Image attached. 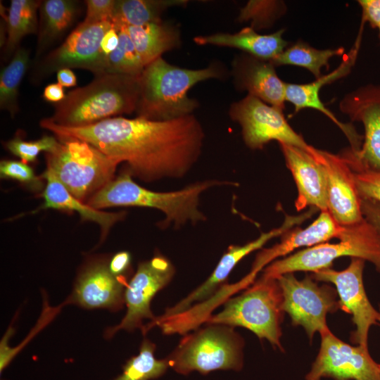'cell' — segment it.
<instances>
[{
    "label": "cell",
    "mask_w": 380,
    "mask_h": 380,
    "mask_svg": "<svg viewBox=\"0 0 380 380\" xmlns=\"http://www.w3.org/2000/svg\"><path fill=\"white\" fill-rule=\"evenodd\" d=\"M40 126L58 138L90 144L125 163L132 176L145 182L184 177L200 158L205 138L193 114L164 121L119 116L79 127L61 126L45 118Z\"/></svg>",
    "instance_id": "cell-1"
},
{
    "label": "cell",
    "mask_w": 380,
    "mask_h": 380,
    "mask_svg": "<svg viewBox=\"0 0 380 380\" xmlns=\"http://www.w3.org/2000/svg\"><path fill=\"white\" fill-rule=\"evenodd\" d=\"M125 169L103 189L93 195L87 203L97 210L110 207L132 206L156 209L164 214L160 227L180 228L207 220L199 209L201 195L218 186H235L234 182L217 179L196 182L172 191H154L136 183Z\"/></svg>",
    "instance_id": "cell-2"
},
{
    "label": "cell",
    "mask_w": 380,
    "mask_h": 380,
    "mask_svg": "<svg viewBox=\"0 0 380 380\" xmlns=\"http://www.w3.org/2000/svg\"><path fill=\"white\" fill-rule=\"evenodd\" d=\"M223 75V68L217 63L188 69L158 58L146 65L139 76L137 117L164 121L191 115L198 103L188 96L189 90L200 82L219 79Z\"/></svg>",
    "instance_id": "cell-3"
},
{
    "label": "cell",
    "mask_w": 380,
    "mask_h": 380,
    "mask_svg": "<svg viewBox=\"0 0 380 380\" xmlns=\"http://www.w3.org/2000/svg\"><path fill=\"white\" fill-rule=\"evenodd\" d=\"M139 76L96 75L89 84L69 91L54 103V113L48 119L61 126L79 127L131 114L139 100Z\"/></svg>",
    "instance_id": "cell-4"
},
{
    "label": "cell",
    "mask_w": 380,
    "mask_h": 380,
    "mask_svg": "<svg viewBox=\"0 0 380 380\" xmlns=\"http://www.w3.org/2000/svg\"><path fill=\"white\" fill-rule=\"evenodd\" d=\"M283 298L277 279L262 276L240 295L225 301L223 309L208 316L206 324L244 327L282 350Z\"/></svg>",
    "instance_id": "cell-5"
},
{
    "label": "cell",
    "mask_w": 380,
    "mask_h": 380,
    "mask_svg": "<svg viewBox=\"0 0 380 380\" xmlns=\"http://www.w3.org/2000/svg\"><path fill=\"white\" fill-rule=\"evenodd\" d=\"M58 139L56 148L45 153L46 169L74 197L87 203L115 178L120 163L84 141Z\"/></svg>",
    "instance_id": "cell-6"
},
{
    "label": "cell",
    "mask_w": 380,
    "mask_h": 380,
    "mask_svg": "<svg viewBox=\"0 0 380 380\" xmlns=\"http://www.w3.org/2000/svg\"><path fill=\"white\" fill-rule=\"evenodd\" d=\"M338 239V243H319L275 260L265 268L262 276L276 279L297 271L313 273L331 267L334 260L344 256L367 260L380 274V232L365 217L343 226Z\"/></svg>",
    "instance_id": "cell-7"
},
{
    "label": "cell",
    "mask_w": 380,
    "mask_h": 380,
    "mask_svg": "<svg viewBox=\"0 0 380 380\" xmlns=\"http://www.w3.org/2000/svg\"><path fill=\"white\" fill-rule=\"evenodd\" d=\"M243 341L234 327L206 326L184 337L167 357L170 367L181 374L216 370L239 371L243 367Z\"/></svg>",
    "instance_id": "cell-8"
},
{
    "label": "cell",
    "mask_w": 380,
    "mask_h": 380,
    "mask_svg": "<svg viewBox=\"0 0 380 380\" xmlns=\"http://www.w3.org/2000/svg\"><path fill=\"white\" fill-rule=\"evenodd\" d=\"M229 115L241 126L243 141L252 150L262 149L273 140L308 151L314 148L292 128L282 110L253 96L247 94L233 103Z\"/></svg>",
    "instance_id": "cell-9"
},
{
    "label": "cell",
    "mask_w": 380,
    "mask_h": 380,
    "mask_svg": "<svg viewBox=\"0 0 380 380\" xmlns=\"http://www.w3.org/2000/svg\"><path fill=\"white\" fill-rule=\"evenodd\" d=\"M276 279L282 294L283 310L289 314L293 325L302 326L310 338L316 332L321 335L330 331L327 315L340 308L333 288L320 286L308 276L299 280L292 272Z\"/></svg>",
    "instance_id": "cell-10"
},
{
    "label": "cell",
    "mask_w": 380,
    "mask_h": 380,
    "mask_svg": "<svg viewBox=\"0 0 380 380\" xmlns=\"http://www.w3.org/2000/svg\"><path fill=\"white\" fill-rule=\"evenodd\" d=\"M113 26L111 21L94 24L81 23L58 48L37 64L35 79H42L63 68H82L102 75L107 56L101 49L106 32Z\"/></svg>",
    "instance_id": "cell-11"
},
{
    "label": "cell",
    "mask_w": 380,
    "mask_h": 380,
    "mask_svg": "<svg viewBox=\"0 0 380 380\" xmlns=\"http://www.w3.org/2000/svg\"><path fill=\"white\" fill-rule=\"evenodd\" d=\"M338 107L351 121L361 122L365 131L360 149L349 148L341 155L361 167L380 170V84H367L347 93Z\"/></svg>",
    "instance_id": "cell-12"
},
{
    "label": "cell",
    "mask_w": 380,
    "mask_h": 380,
    "mask_svg": "<svg viewBox=\"0 0 380 380\" xmlns=\"http://www.w3.org/2000/svg\"><path fill=\"white\" fill-rule=\"evenodd\" d=\"M365 260L352 258L348 267L336 271L331 267L313 272L317 281L331 282L335 285L339 296V307L351 314L356 329L352 335L353 342L367 348L369 328L380 326V312L369 302L363 284L362 273Z\"/></svg>",
    "instance_id": "cell-13"
},
{
    "label": "cell",
    "mask_w": 380,
    "mask_h": 380,
    "mask_svg": "<svg viewBox=\"0 0 380 380\" xmlns=\"http://www.w3.org/2000/svg\"><path fill=\"white\" fill-rule=\"evenodd\" d=\"M175 269L165 257L156 255L139 264L137 272L127 283L125 291L127 312L121 322L106 331L111 337L120 329L129 331L144 328L143 320L156 317L151 310V302L155 295L172 279Z\"/></svg>",
    "instance_id": "cell-14"
},
{
    "label": "cell",
    "mask_w": 380,
    "mask_h": 380,
    "mask_svg": "<svg viewBox=\"0 0 380 380\" xmlns=\"http://www.w3.org/2000/svg\"><path fill=\"white\" fill-rule=\"evenodd\" d=\"M380 380V368L368 349L352 346L331 331L321 334L318 355L305 380Z\"/></svg>",
    "instance_id": "cell-15"
},
{
    "label": "cell",
    "mask_w": 380,
    "mask_h": 380,
    "mask_svg": "<svg viewBox=\"0 0 380 380\" xmlns=\"http://www.w3.org/2000/svg\"><path fill=\"white\" fill-rule=\"evenodd\" d=\"M305 220L303 215L297 217H288L279 228L262 233L256 239L241 246H230L220 258L210 276L188 296L171 308H167L161 316L156 317L148 324L153 326L172 320L182 315L199 303L209 300L223 286L232 270L244 257L251 252L261 248L274 237L286 232L293 225Z\"/></svg>",
    "instance_id": "cell-16"
},
{
    "label": "cell",
    "mask_w": 380,
    "mask_h": 380,
    "mask_svg": "<svg viewBox=\"0 0 380 380\" xmlns=\"http://www.w3.org/2000/svg\"><path fill=\"white\" fill-rule=\"evenodd\" d=\"M313 156L324 167L328 190V211L342 226L361 221L362 199L353 172L345 158L327 151L315 148Z\"/></svg>",
    "instance_id": "cell-17"
},
{
    "label": "cell",
    "mask_w": 380,
    "mask_h": 380,
    "mask_svg": "<svg viewBox=\"0 0 380 380\" xmlns=\"http://www.w3.org/2000/svg\"><path fill=\"white\" fill-rule=\"evenodd\" d=\"M362 30L360 29L353 46L349 53L345 56L341 63L336 69L309 83L293 84L286 82L285 91L286 101L293 104L295 113L305 108H312L321 112L343 131L349 140L350 148L353 149H358L360 147L363 137L357 134L350 124L343 123L337 119L335 115L321 101L319 92L324 85L339 80L350 72L358 55Z\"/></svg>",
    "instance_id": "cell-18"
},
{
    "label": "cell",
    "mask_w": 380,
    "mask_h": 380,
    "mask_svg": "<svg viewBox=\"0 0 380 380\" xmlns=\"http://www.w3.org/2000/svg\"><path fill=\"white\" fill-rule=\"evenodd\" d=\"M286 165L296 182L298 196L295 207L298 211L311 206L328 211V190L326 173L322 165L311 151L279 144Z\"/></svg>",
    "instance_id": "cell-19"
},
{
    "label": "cell",
    "mask_w": 380,
    "mask_h": 380,
    "mask_svg": "<svg viewBox=\"0 0 380 380\" xmlns=\"http://www.w3.org/2000/svg\"><path fill=\"white\" fill-rule=\"evenodd\" d=\"M232 72L236 87L283 111L286 82L271 61L244 53L233 60Z\"/></svg>",
    "instance_id": "cell-20"
},
{
    "label": "cell",
    "mask_w": 380,
    "mask_h": 380,
    "mask_svg": "<svg viewBox=\"0 0 380 380\" xmlns=\"http://www.w3.org/2000/svg\"><path fill=\"white\" fill-rule=\"evenodd\" d=\"M127 285L125 279L110 272L107 263L96 262L80 275L70 302L88 309L116 310L125 301Z\"/></svg>",
    "instance_id": "cell-21"
},
{
    "label": "cell",
    "mask_w": 380,
    "mask_h": 380,
    "mask_svg": "<svg viewBox=\"0 0 380 380\" xmlns=\"http://www.w3.org/2000/svg\"><path fill=\"white\" fill-rule=\"evenodd\" d=\"M343 226L339 224L329 211H322L311 224L304 229L298 228L286 234L281 242L265 249L257 257L253 269L256 274L264 265L274 259L284 256L300 247H311L333 238H339Z\"/></svg>",
    "instance_id": "cell-22"
},
{
    "label": "cell",
    "mask_w": 380,
    "mask_h": 380,
    "mask_svg": "<svg viewBox=\"0 0 380 380\" xmlns=\"http://www.w3.org/2000/svg\"><path fill=\"white\" fill-rule=\"evenodd\" d=\"M284 29L267 34H259L251 27H245L238 32L216 33L196 36L194 42L198 45H215L242 50L246 53L265 61H272L289 46L283 38Z\"/></svg>",
    "instance_id": "cell-23"
},
{
    "label": "cell",
    "mask_w": 380,
    "mask_h": 380,
    "mask_svg": "<svg viewBox=\"0 0 380 380\" xmlns=\"http://www.w3.org/2000/svg\"><path fill=\"white\" fill-rule=\"evenodd\" d=\"M46 180L42 193L44 203L38 209H56L77 213L83 220L91 221L98 224L105 236L110 229L122 220L126 213H106L91 208L87 203L74 197L56 178L54 174L46 169L42 175Z\"/></svg>",
    "instance_id": "cell-24"
},
{
    "label": "cell",
    "mask_w": 380,
    "mask_h": 380,
    "mask_svg": "<svg viewBox=\"0 0 380 380\" xmlns=\"http://www.w3.org/2000/svg\"><path fill=\"white\" fill-rule=\"evenodd\" d=\"M127 29L144 67L181 44L178 26L168 22L127 26Z\"/></svg>",
    "instance_id": "cell-25"
},
{
    "label": "cell",
    "mask_w": 380,
    "mask_h": 380,
    "mask_svg": "<svg viewBox=\"0 0 380 380\" xmlns=\"http://www.w3.org/2000/svg\"><path fill=\"white\" fill-rule=\"evenodd\" d=\"M79 7L75 1L46 0L39 8L36 54L39 56L72 25Z\"/></svg>",
    "instance_id": "cell-26"
},
{
    "label": "cell",
    "mask_w": 380,
    "mask_h": 380,
    "mask_svg": "<svg viewBox=\"0 0 380 380\" xmlns=\"http://www.w3.org/2000/svg\"><path fill=\"white\" fill-rule=\"evenodd\" d=\"M186 0H116L113 25L141 26L162 21L161 15L168 8L184 6Z\"/></svg>",
    "instance_id": "cell-27"
},
{
    "label": "cell",
    "mask_w": 380,
    "mask_h": 380,
    "mask_svg": "<svg viewBox=\"0 0 380 380\" xmlns=\"http://www.w3.org/2000/svg\"><path fill=\"white\" fill-rule=\"evenodd\" d=\"M42 1L11 0L6 15L7 37L4 53L9 58L19 48L21 39L27 34L37 33V11Z\"/></svg>",
    "instance_id": "cell-28"
},
{
    "label": "cell",
    "mask_w": 380,
    "mask_h": 380,
    "mask_svg": "<svg viewBox=\"0 0 380 380\" xmlns=\"http://www.w3.org/2000/svg\"><path fill=\"white\" fill-rule=\"evenodd\" d=\"M345 49H317L305 42L298 40L286 47L283 52L270 61L274 65H293L301 67L310 71L315 78L322 76L321 69L329 68V61L335 56L344 54Z\"/></svg>",
    "instance_id": "cell-29"
},
{
    "label": "cell",
    "mask_w": 380,
    "mask_h": 380,
    "mask_svg": "<svg viewBox=\"0 0 380 380\" xmlns=\"http://www.w3.org/2000/svg\"><path fill=\"white\" fill-rule=\"evenodd\" d=\"M119 37L117 48L106 57L103 74H118L139 76L142 73L143 65L131 37L127 25H113Z\"/></svg>",
    "instance_id": "cell-30"
},
{
    "label": "cell",
    "mask_w": 380,
    "mask_h": 380,
    "mask_svg": "<svg viewBox=\"0 0 380 380\" xmlns=\"http://www.w3.org/2000/svg\"><path fill=\"white\" fill-rule=\"evenodd\" d=\"M29 64V51L19 47L9 64L0 75V108L14 116L18 111V94L20 84Z\"/></svg>",
    "instance_id": "cell-31"
},
{
    "label": "cell",
    "mask_w": 380,
    "mask_h": 380,
    "mask_svg": "<svg viewBox=\"0 0 380 380\" xmlns=\"http://www.w3.org/2000/svg\"><path fill=\"white\" fill-rule=\"evenodd\" d=\"M156 345L145 338L137 355L132 357L123 367L122 373L113 380H152L163 375L170 367L167 358L157 359Z\"/></svg>",
    "instance_id": "cell-32"
},
{
    "label": "cell",
    "mask_w": 380,
    "mask_h": 380,
    "mask_svg": "<svg viewBox=\"0 0 380 380\" xmlns=\"http://www.w3.org/2000/svg\"><path fill=\"white\" fill-rule=\"evenodd\" d=\"M287 11L284 1L250 0L240 9L237 20L251 23L256 30L271 27Z\"/></svg>",
    "instance_id": "cell-33"
},
{
    "label": "cell",
    "mask_w": 380,
    "mask_h": 380,
    "mask_svg": "<svg viewBox=\"0 0 380 380\" xmlns=\"http://www.w3.org/2000/svg\"><path fill=\"white\" fill-rule=\"evenodd\" d=\"M59 141L52 136L45 135L35 141H24L20 137H15L6 143V148L13 155L20 158L23 163L34 162L38 155L53 151Z\"/></svg>",
    "instance_id": "cell-34"
},
{
    "label": "cell",
    "mask_w": 380,
    "mask_h": 380,
    "mask_svg": "<svg viewBox=\"0 0 380 380\" xmlns=\"http://www.w3.org/2000/svg\"><path fill=\"white\" fill-rule=\"evenodd\" d=\"M345 160L352 170L361 199H370L380 203V170L365 169Z\"/></svg>",
    "instance_id": "cell-35"
},
{
    "label": "cell",
    "mask_w": 380,
    "mask_h": 380,
    "mask_svg": "<svg viewBox=\"0 0 380 380\" xmlns=\"http://www.w3.org/2000/svg\"><path fill=\"white\" fill-rule=\"evenodd\" d=\"M0 175L2 179L18 181L35 190H39L42 186V177L36 176L32 167L21 160H1Z\"/></svg>",
    "instance_id": "cell-36"
},
{
    "label": "cell",
    "mask_w": 380,
    "mask_h": 380,
    "mask_svg": "<svg viewBox=\"0 0 380 380\" xmlns=\"http://www.w3.org/2000/svg\"><path fill=\"white\" fill-rule=\"evenodd\" d=\"M84 24L111 21L116 0H87Z\"/></svg>",
    "instance_id": "cell-37"
},
{
    "label": "cell",
    "mask_w": 380,
    "mask_h": 380,
    "mask_svg": "<svg viewBox=\"0 0 380 380\" xmlns=\"http://www.w3.org/2000/svg\"><path fill=\"white\" fill-rule=\"evenodd\" d=\"M362 10L361 24L366 23L372 28L380 27V0H358Z\"/></svg>",
    "instance_id": "cell-38"
},
{
    "label": "cell",
    "mask_w": 380,
    "mask_h": 380,
    "mask_svg": "<svg viewBox=\"0 0 380 380\" xmlns=\"http://www.w3.org/2000/svg\"><path fill=\"white\" fill-rule=\"evenodd\" d=\"M108 265L113 275L126 279L131 266V255L127 251H120L110 258Z\"/></svg>",
    "instance_id": "cell-39"
},
{
    "label": "cell",
    "mask_w": 380,
    "mask_h": 380,
    "mask_svg": "<svg viewBox=\"0 0 380 380\" xmlns=\"http://www.w3.org/2000/svg\"><path fill=\"white\" fill-rule=\"evenodd\" d=\"M363 217L380 232V203L370 199H362Z\"/></svg>",
    "instance_id": "cell-40"
},
{
    "label": "cell",
    "mask_w": 380,
    "mask_h": 380,
    "mask_svg": "<svg viewBox=\"0 0 380 380\" xmlns=\"http://www.w3.org/2000/svg\"><path fill=\"white\" fill-rule=\"evenodd\" d=\"M113 25V24H112ZM119 44L118 33L116 30L112 26L103 36L101 49L103 53L106 56L112 53L118 46Z\"/></svg>",
    "instance_id": "cell-41"
},
{
    "label": "cell",
    "mask_w": 380,
    "mask_h": 380,
    "mask_svg": "<svg viewBox=\"0 0 380 380\" xmlns=\"http://www.w3.org/2000/svg\"><path fill=\"white\" fill-rule=\"evenodd\" d=\"M65 96L63 87L58 83H53L47 85L43 92L44 100L55 103L63 101Z\"/></svg>",
    "instance_id": "cell-42"
},
{
    "label": "cell",
    "mask_w": 380,
    "mask_h": 380,
    "mask_svg": "<svg viewBox=\"0 0 380 380\" xmlns=\"http://www.w3.org/2000/svg\"><path fill=\"white\" fill-rule=\"evenodd\" d=\"M57 81L63 87H72L77 84V77L70 68L61 69L57 72Z\"/></svg>",
    "instance_id": "cell-43"
},
{
    "label": "cell",
    "mask_w": 380,
    "mask_h": 380,
    "mask_svg": "<svg viewBox=\"0 0 380 380\" xmlns=\"http://www.w3.org/2000/svg\"><path fill=\"white\" fill-rule=\"evenodd\" d=\"M378 30H379V40H380V27L378 28Z\"/></svg>",
    "instance_id": "cell-44"
},
{
    "label": "cell",
    "mask_w": 380,
    "mask_h": 380,
    "mask_svg": "<svg viewBox=\"0 0 380 380\" xmlns=\"http://www.w3.org/2000/svg\"><path fill=\"white\" fill-rule=\"evenodd\" d=\"M379 368H380V364H379Z\"/></svg>",
    "instance_id": "cell-45"
}]
</instances>
